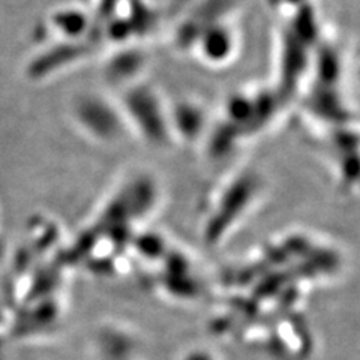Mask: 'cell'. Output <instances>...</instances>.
<instances>
[{"label": "cell", "mask_w": 360, "mask_h": 360, "mask_svg": "<svg viewBox=\"0 0 360 360\" xmlns=\"http://www.w3.org/2000/svg\"><path fill=\"white\" fill-rule=\"evenodd\" d=\"M184 360H215V357H213L207 352H198V350H195V352H189L184 357Z\"/></svg>", "instance_id": "6da1fadb"}]
</instances>
